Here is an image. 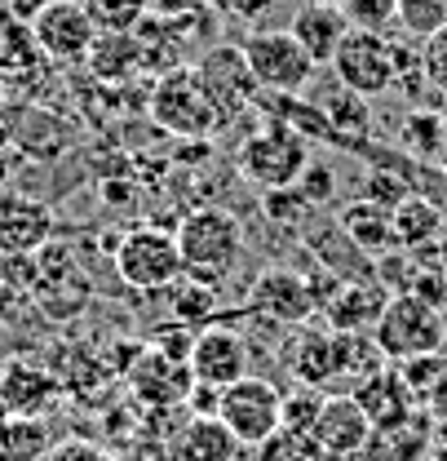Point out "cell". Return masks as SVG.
<instances>
[{
	"label": "cell",
	"mask_w": 447,
	"mask_h": 461,
	"mask_svg": "<svg viewBox=\"0 0 447 461\" xmlns=\"http://www.w3.org/2000/svg\"><path fill=\"white\" fill-rule=\"evenodd\" d=\"M49 461H115L107 448L89 444V439H58V448L49 453Z\"/></svg>",
	"instance_id": "cell-43"
},
{
	"label": "cell",
	"mask_w": 447,
	"mask_h": 461,
	"mask_svg": "<svg viewBox=\"0 0 447 461\" xmlns=\"http://www.w3.org/2000/svg\"><path fill=\"white\" fill-rule=\"evenodd\" d=\"M390 302V288L381 285L377 276H363V280H341L336 293L328 297V306L319 311L328 320L333 333H372V324L381 320Z\"/></svg>",
	"instance_id": "cell-16"
},
{
	"label": "cell",
	"mask_w": 447,
	"mask_h": 461,
	"mask_svg": "<svg viewBox=\"0 0 447 461\" xmlns=\"http://www.w3.org/2000/svg\"><path fill=\"white\" fill-rule=\"evenodd\" d=\"M129 382L142 395V403L173 408V403L186 400V391H191V368H186V359H173V355L156 350V346H142L138 364L129 368Z\"/></svg>",
	"instance_id": "cell-21"
},
{
	"label": "cell",
	"mask_w": 447,
	"mask_h": 461,
	"mask_svg": "<svg viewBox=\"0 0 447 461\" xmlns=\"http://www.w3.org/2000/svg\"><path fill=\"white\" fill-rule=\"evenodd\" d=\"M336 9L359 32H390L398 23V0H336Z\"/></svg>",
	"instance_id": "cell-35"
},
{
	"label": "cell",
	"mask_w": 447,
	"mask_h": 461,
	"mask_svg": "<svg viewBox=\"0 0 447 461\" xmlns=\"http://www.w3.org/2000/svg\"><path fill=\"white\" fill-rule=\"evenodd\" d=\"M416 54H421V71H425V85L434 94H447V27H439L434 36L416 41Z\"/></svg>",
	"instance_id": "cell-40"
},
{
	"label": "cell",
	"mask_w": 447,
	"mask_h": 461,
	"mask_svg": "<svg viewBox=\"0 0 447 461\" xmlns=\"http://www.w3.org/2000/svg\"><path fill=\"white\" fill-rule=\"evenodd\" d=\"M390 222H394V244H398V249H439L443 227H447L443 209H439L434 200L416 195V191L394 204Z\"/></svg>",
	"instance_id": "cell-26"
},
{
	"label": "cell",
	"mask_w": 447,
	"mask_h": 461,
	"mask_svg": "<svg viewBox=\"0 0 447 461\" xmlns=\"http://www.w3.org/2000/svg\"><path fill=\"white\" fill-rule=\"evenodd\" d=\"M27 27H31L36 50L49 58V62H62V67L85 62V54L98 41V27H94L85 0H49V5H40L27 18Z\"/></svg>",
	"instance_id": "cell-10"
},
{
	"label": "cell",
	"mask_w": 447,
	"mask_h": 461,
	"mask_svg": "<svg viewBox=\"0 0 447 461\" xmlns=\"http://www.w3.org/2000/svg\"><path fill=\"white\" fill-rule=\"evenodd\" d=\"M283 364H288V377L297 386H315V391L333 395V382H336L333 329H319V324L292 329V342L283 346Z\"/></svg>",
	"instance_id": "cell-18"
},
{
	"label": "cell",
	"mask_w": 447,
	"mask_h": 461,
	"mask_svg": "<svg viewBox=\"0 0 447 461\" xmlns=\"http://www.w3.org/2000/svg\"><path fill=\"white\" fill-rule=\"evenodd\" d=\"M204 89L213 94L218 103V115H222V129H230L239 115L253 112V98H257V80L248 71V62L239 54V45H213L204 50L200 62H195Z\"/></svg>",
	"instance_id": "cell-12"
},
{
	"label": "cell",
	"mask_w": 447,
	"mask_h": 461,
	"mask_svg": "<svg viewBox=\"0 0 447 461\" xmlns=\"http://www.w3.org/2000/svg\"><path fill=\"white\" fill-rule=\"evenodd\" d=\"M439 169H443V177H447V142H443V156H439Z\"/></svg>",
	"instance_id": "cell-49"
},
{
	"label": "cell",
	"mask_w": 447,
	"mask_h": 461,
	"mask_svg": "<svg viewBox=\"0 0 447 461\" xmlns=\"http://www.w3.org/2000/svg\"><path fill=\"white\" fill-rule=\"evenodd\" d=\"M434 112H439V120H443V129H447V94H439V107Z\"/></svg>",
	"instance_id": "cell-48"
},
{
	"label": "cell",
	"mask_w": 447,
	"mask_h": 461,
	"mask_svg": "<svg viewBox=\"0 0 447 461\" xmlns=\"http://www.w3.org/2000/svg\"><path fill=\"white\" fill-rule=\"evenodd\" d=\"M288 32L297 36V45L306 54L315 58V67H328L333 54L341 50V41H345V32H350V23L333 0H306V5H297Z\"/></svg>",
	"instance_id": "cell-22"
},
{
	"label": "cell",
	"mask_w": 447,
	"mask_h": 461,
	"mask_svg": "<svg viewBox=\"0 0 447 461\" xmlns=\"http://www.w3.org/2000/svg\"><path fill=\"white\" fill-rule=\"evenodd\" d=\"M13 120H18V107H9V98L0 94V151L13 147Z\"/></svg>",
	"instance_id": "cell-45"
},
{
	"label": "cell",
	"mask_w": 447,
	"mask_h": 461,
	"mask_svg": "<svg viewBox=\"0 0 447 461\" xmlns=\"http://www.w3.org/2000/svg\"><path fill=\"white\" fill-rule=\"evenodd\" d=\"M275 5H280V0H222V9L230 18H239V23H262Z\"/></svg>",
	"instance_id": "cell-44"
},
{
	"label": "cell",
	"mask_w": 447,
	"mask_h": 461,
	"mask_svg": "<svg viewBox=\"0 0 447 461\" xmlns=\"http://www.w3.org/2000/svg\"><path fill=\"white\" fill-rule=\"evenodd\" d=\"M186 368H191V382H204V386H230L239 377H248L253 368V346L239 329L230 324H204L191 350H186Z\"/></svg>",
	"instance_id": "cell-11"
},
{
	"label": "cell",
	"mask_w": 447,
	"mask_h": 461,
	"mask_svg": "<svg viewBox=\"0 0 447 461\" xmlns=\"http://www.w3.org/2000/svg\"><path fill=\"white\" fill-rule=\"evenodd\" d=\"M319 408H324V391H315V386L283 391V426H292V430H310L315 417H319Z\"/></svg>",
	"instance_id": "cell-41"
},
{
	"label": "cell",
	"mask_w": 447,
	"mask_h": 461,
	"mask_svg": "<svg viewBox=\"0 0 447 461\" xmlns=\"http://www.w3.org/2000/svg\"><path fill=\"white\" fill-rule=\"evenodd\" d=\"M239 54L248 62L257 89L271 94H306L315 80V58L297 45V36L288 27H257L239 41Z\"/></svg>",
	"instance_id": "cell-6"
},
{
	"label": "cell",
	"mask_w": 447,
	"mask_h": 461,
	"mask_svg": "<svg viewBox=\"0 0 447 461\" xmlns=\"http://www.w3.org/2000/svg\"><path fill=\"white\" fill-rule=\"evenodd\" d=\"M0 403L18 417H49L62 403V382L54 368H45L27 355H9L0 364Z\"/></svg>",
	"instance_id": "cell-13"
},
{
	"label": "cell",
	"mask_w": 447,
	"mask_h": 461,
	"mask_svg": "<svg viewBox=\"0 0 447 461\" xmlns=\"http://www.w3.org/2000/svg\"><path fill=\"white\" fill-rule=\"evenodd\" d=\"M372 98H363V94H354V89H345V85H333L324 98H319V107H324V120H328V133H333L336 147H363L368 142V133H372V107H368Z\"/></svg>",
	"instance_id": "cell-25"
},
{
	"label": "cell",
	"mask_w": 447,
	"mask_h": 461,
	"mask_svg": "<svg viewBox=\"0 0 447 461\" xmlns=\"http://www.w3.org/2000/svg\"><path fill=\"white\" fill-rule=\"evenodd\" d=\"M58 448V430L49 417H18L0 421V461H49Z\"/></svg>",
	"instance_id": "cell-27"
},
{
	"label": "cell",
	"mask_w": 447,
	"mask_h": 461,
	"mask_svg": "<svg viewBox=\"0 0 447 461\" xmlns=\"http://www.w3.org/2000/svg\"><path fill=\"white\" fill-rule=\"evenodd\" d=\"M177 253H182V276L195 285L218 288L226 285L248 249V230L239 222V213H230L222 204H200L191 213H182L177 222Z\"/></svg>",
	"instance_id": "cell-1"
},
{
	"label": "cell",
	"mask_w": 447,
	"mask_h": 461,
	"mask_svg": "<svg viewBox=\"0 0 447 461\" xmlns=\"http://www.w3.org/2000/svg\"><path fill=\"white\" fill-rule=\"evenodd\" d=\"M218 421L235 435L239 448H257L262 439H271L283 426V391L271 377H239L222 386V408H218Z\"/></svg>",
	"instance_id": "cell-9"
},
{
	"label": "cell",
	"mask_w": 447,
	"mask_h": 461,
	"mask_svg": "<svg viewBox=\"0 0 447 461\" xmlns=\"http://www.w3.org/2000/svg\"><path fill=\"white\" fill-rule=\"evenodd\" d=\"M85 9L98 32H133L147 18L151 0H85Z\"/></svg>",
	"instance_id": "cell-33"
},
{
	"label": "cell",
	"mask_w": 447,
	"mask_h": 461,
	"mask_svg": "<svg viewBox=\"0 0 447 461\" xmlns=\"http://www.w3.org/2000/svg\"><path fill=\"white\" fill-rule=\"evenodd\" d=\"M398 368V377L407 382V391L416 395V403L430 395V386L439 382L447 373V355L443 350H430V355H416V359H403V364H394Z\"/></svg>",
	"instance_id": "cell-37"
},
{
	"label": "cell",
	"mask_w": 447,
	"mask_h": 461,
	"mask_svg": "<svg viewBox=\"0 0 447 461\" xmlns=\"http://www.w3.org/2000/svg\"><path fill=\"white\" fill-rule=\"evenodd\" d=\"M443 355H447V338H443Z\"/></svg>",
	"instance_id": "cell-51"
},
{
	"label": "cell",
	"mask_w": 447,
	"mask_h": 461,
	"mask_svg": "<svg viewBox=\"0 0 447 461\" xmlns=\"http://www.w3.org/2000/svg\"><path fill=\"white\" fill-rule=\"evenodd\" d=\"M262 195V209H266V218L271 222H280V227H306L310 218H315V209L306 204V195L297 191V186H283V191H257Z\"/></svg>",
	"instance_id": "cell-36"
},
{
	"label": "cell",
	"mask_w": 447,
	"mask_h": 461,
	"mask_svg": "<svg viewBox=\"0 0 447 461\" xmlns=\"http://www.w3.org/2000/svg\"><path fill=\"white\" fill-rule=\"evenodd\" d=\"M85 67L98 85H124L133 76H142V50L133 41V32H98L94 50L85 54Z\"/></svg>",
	"instance_id": "cell-24"
},
{
	"label": "cell",
	"mask_w": 447,
	"mask_h": 461,
	"mask_svg": "<svg viewBox=\"0 0 447 461\" xmlns=\"http://www.w3.org/2000/svg\"><path fill=\"white\" fill-rule=\"evenodd\" d=\"M112 267L133 293H168L182 280L177 235L165 227H129L124 235H115Z\"/></svg>",
	"instance_id": "cell-4"
},
{
	"label": "cell",
	"mask_w": 447,
	"mask_h": 461,
	"mask_svg": "<svg viewBox=\"0 0 447 461\" xmlns=\"http://www.w3.org/2000/svg\"><path fill=\"white\" fill-rule=\"evenodd\" d=\"M147 112L151 120L165 129L168 138L177 142H209L222 133V115H218V103L213 94L204 89L195 62H182L165 76H156L151 85V98H147Z\"/></svg>",
	"instance_id": "cell-2"
},
{
	"label": "cell",
	"mask_w": 447,
	"mask_h": 461,
	"mask_svg": "<svg viewBox=\"0 0 447 461\" xmlns=\"http://www.w3.org/2000/svg\"><path fill=\"white\" fill-rule=\"evenodd\" d=\"M151 14H156V18H165L186 45H200V41L218 36L213 0H151Z\"/></svg>",
	"instance_id": "cell-30"
},
{
	"label": "cell",
	"mask_w": 447,
	"mask_h": 461,
	"mask_svg": "<svg viewBox=\"0 0 447 461\" xmlns=\"http://www.w3.org/2000/svg\"><path fill=\"white\" fill-rule=\"evenodd\" d=\"M398 147L416 160H439L443 156V142H447V129L434 107H407L403 120H398Z\"/></svg>",
	"instance_id": "cell-31"
},
{
	"label": "cell",
	"mask_w": 447,
	"mask_h": 461,
	"mask_svg": "<svg viewBox=\"0 0 447 461\" xmlns=\"http://www.w3.org/2000/svg\"><path fill=\"white\" fill-rule=\"evenodd\" d=\"M22 306H27V302H22V297H18L13 288L0 280V324H4V320H13V315H18Z\"/></svg>",
	"instance_id": "cell-46"
},
{
	"label": "cell",
	"mask_w": 447,
	"mask_h": 461,
	"mask_svg": "<svg viewBox=\"0 0 447 461\" xmlns=\"http://www.w3.org/2000/svg\"><path fill=\"white\" fill-rule=\"evenodd\" d=\"M297 191L306 195V204L319 213V209H328L336 195V173L328 160H319V156H310V165H306V173L297 177Z\"/></svg>",
	"instance_id": "cell-39"
},
{
	"label": "cell",
	"mask_w": 447,
	"mask_h": 461,
	"mask_svg": "<svg viewBox=\"0 0 447 461\" xmlns=\"http://www.w3.org/2000/svg\"><path fill=\"white\" fill-rule=\"evenodd\" d=\"M310 142L297 138L292 129L280 124H253L235 151V169L253 191H283L297 186V177L310 165Z\"/></svg>",
	"instance_id": "cell-3"
},
{
	"label": "cell",
	"mask_w": 447,
	"mask_h": 461,
	"mask_svg": "<svg viewBox=\"0 0 447 461\" xmlns=\"http://www.w3.org/2000/svg\"><path fill=\"white\" fill-rule=\"evenodd\" d=\"M58 230L54 209L27 191H0V258L4 253H36Z\"/></svg>",
	"instance_id": "cell-14"
},
{
	"label": "cell",
	"mask_w": 447,
	"mask_h": 461,
	"mask_svg": "<svg viewBox=\"0 0 447 461\" xmlns=\"http://www.w3.org/2000/svg\"><path fill=\"white\" fill-rule=\"evenodd\" d=\"M13 151L36 165H54L71 151V120L49 107H18L13 120Z\"/></svg>",
	"instance_id": "cell-20"
},
{
	"label": "cell",
	"mask_w": 447,
	"mask_h": 461,
	"mask_svg": "<svg viewBox=\"0 0 447 461\" xmlns=\"http://www.w3.org/2000/svg\"><path fill=\"white\" fill-rule=\"evenodd\" d=\"M359 195H363V200H372V204L394 209L398 200H407V195H412V186H407L394 169H386V165H372V169L363 173V182H359Z\"/></svg>",
	"instance_id": "cell-38"
},
{
	"label": "cell",
	"mask_w": 447,
	"mask_h": 461,
	"mask_svg": "<svg viewBox=\"0 0 447 461\" xmlns=\"http://www.w3.org/2000/svg\"><path fill=\"white\" fill-rule=\"evenodd\" d=\"M447 338V320L439 306L412 297V293H390L381 320L372 324V342L381 346L386 364H403L430 350H443Z\"/></svg>",
	"instance_id": "cell-5"
},
{
	"label": "cell",
	"mask_w": 447,
	"mask_h": 461,
	"mask_svg": "<svg viewBox=\"0 0 447 461\" xmlns=\"http://www.w3.org/2000/svg\"><path fill=\"white\" fill-rule=\"evenodd\" d=\"M4 417H9V408H4V403H0V421H4Z\"/></svg>",
	"instance_id": "cell-50"
},
{
	"label": "cell",
	"mask_w": 447,
	"mask_h": 461,
	"mask_svg": "<svg viewBox=\"0 0 447 461\" xmlns=\"http://www.w3.org/2000/svg\"><path fill=\"white\" fill-rule=\"evenodd\" d=\"M328 67H333L336 85H345V89H354L363 98H381L398 80V41H390L386 32L350 27Z\"/></svg>",
	"instance_id": "cell-8"
},
{
	"label": "cell",
	"mask_w": 447,
	"mask_h": 461,
	"mask_svg": "<svg viewBox=\"0 0 447 461\" xmlns=\"http://www.w3.org/2000/svg\"><path fill=\"white\" fill-rule=\"evenodd\" d=\"M425 453H430V430H425V417L416 412V417L403 421V426L372 430V439L350 461H421Z\"/></svg>",
	"instance_id": "cell-29"
},
{
	"label": "cell",
	"mask_w": 447,
	"mask_h": 461,
	"mask_svg": "<svg viewBox=\"0 0 447 461\" xmlns=\"http://www.w3.org/2000/svg\"><path fill=\"white\" fill-rule=\"evenodd\" d=\"M398 27L412 41L434 36L439 27H447V0H398Z\"/></svg>",
	"instance_id": "cell-34"
},
{
	"label": "cell",
	"mask_w": 447,
	"mask_h": 461,
	"mask_svg": "<svg viewBox=\"0 0 447 461\" xmlns=\"http://www.w3.org/2000/svg\"><path fill=\"white\" fill-rule=\"evenodd\" d=\"M244 311L271 329H288V333L319 315L306 271H292V267H262L244 288Z\"/></svg>",
	"instance_id": "cell-7"
},
{
	"label": "cell",
	"mask_w": 447,
	"mask_h": 461,
	"mask_svg": "<svg viewBox=\"0 0 447 461\" xmlns=\"http://www.w3.org/2000/svg\"><path fill=\"white\" fill-rule=\"evenodd\" d=\"M333 5H336V0H333Z\"/></svg>",
	"instance_id": "cell-52"
},
{
	"label": "cell",
	"mask_w": 447,
	"mask_h": 461,
	"mask_svg": "<svg viewBox=\"0 0 447 461\" xmlns=\"http://www.w3.org/2000/svg\"><path fill=\"white\" fill-rule=\"evenodd\" d=\"M333 359H336L333 395H350L363 377L386 368V355H381V346L372 342V333H333Z\"/></svg>",
	"instance_id": "cell-28"
},
{
	"label": "cell",
	"mask_w": 447,
	"mask_h": 461,
	"mask_svg": "<svg viewBox=\"0 0 447 461\" xmlns=\"http://www.w3.org/2000/svg\"><path fill=\"white\" fill-rule=\"evenodd\" d=\"M336 227H341V235H345L363 258H372V262H377L381 253L398 249V244H394L390 209H386V204H372V200H363V195H354V200H345V204H341Z\"/></svg>",
	"instance_id": "cell-23"
},
{
	"label": "cell",
	"mask_w": 447,
	"mask_h": 461,
	"mask_svg": "<svg viewBox=\"0 0 447 461\" xmlns=\"http://www.w3.org/2000/svg\"><path fill=\"white\" fill-rule=\"evenodd\" d=\"M359 408L368 412V421H372V430H386V426H403V421H412L416 412H421V403L416 395L407 391V382L398 377V368L386 364V368H377L372 377H363L354 391H350Z\"/></svg>",
	"instance_id": "cell-19"
},
{
	"label": "cell",
	"mask_w": 447,
	"mask_h": 461,
	"mask_svg": "<svg viewBox=\"0 0 447 461\" xmlns=\"http://www.w3.org/2000/svg\"><path fill=\"white\" fill-rule=\"evenodd\" d=\"M13 173H18V151H13V147H4V151H0V191H9Z\"/></svg>",
	"instance_id": "cell-47"
},
{
	"label": "cell",
	"mask_w": 447,
	"mask_h": 461,
	"mask_svg": "<svg viewBox=\"0 0 447 461\" xmlns=\"http://www.w3.org/2000/svg\"><path fill=\"white\" fill-rule=\"evenodd\" d=\"M239 457V444L235 435L226 430L218 417H191L182 426H173L160 444L156 461H235Z\"/></svg>",
	"instance_id": "cell-17"
},
{
	"label": "cell",
	"mask_w": 447,
	"mask_h": 461,
	"mask_svg": "<svg viewBox=\"0 0 447 461\" xmlns=\"http://www.w3.org/2000/svg\"><path fill=\"white\" fill-rule=\"evenodd\" d=\"M310 435L319 439L328 461H350L372 439V421H368V412L359 408L354 395H324V408H319Z\"/></svg>",
	"instance_id": "cell-15"
},
{
	"label": "cell",
	"mask_w": 447,
	"mask_h": 461,
	"mask_svg": "<svg viewBox=\"0 0 447 461\" xmlns=\"http://www.w3.org/2000/svg\"><path fill=\"white\" fill-rule=\"evenodd\" d=\"M182 408H186L191 417H218V408H222V386H204V382H191V391H186Z\"/></svg>",
	"instance_id": "cell-42"
},
{
	"label": "cell",
	"mask_w": 447,
	"mask_h": 461,
	"mask_svg": "<svg viewBox=\"0 0 447 461\" xmlns=\"http://www.w3.org/2000/svg\"><path fill=\"white\" fill-rule=\"evenodd\" d=\"M253 461H328V453L319 448V439L310 430H292L280 426L271 439H262L253 448Z\"/></svg>",
	"instance_id": "cell-32"
}]
</instances>
